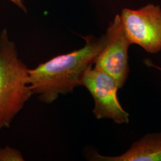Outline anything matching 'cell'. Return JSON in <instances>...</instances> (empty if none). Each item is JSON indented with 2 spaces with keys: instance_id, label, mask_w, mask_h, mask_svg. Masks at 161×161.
I'll use <instances>...</instances> for the list:
<instances>
[{
  "instance_id": "1",
  "label": "cell",
  "mask_w": 161,
  "mask_h": 161,
  "mask_svg": "<svg viewBox=\"0 0 161 161\" xmlns=\"http://www.w3.org/2000/svg\"><path fill=\"white\" fill-rule=\"evenodd\" d=\"M84 46L54 57L28 70L29 84L33 95L41 103L51 104L61 95L80 86L85 71L92 66L106 44V35L100 38L84 36Z\"/></svg>"
},
{
  "instance_id": "2",
  "label": "cell",
  "mask_w": 161,
  "mask_h": 161,
  "mask_svg": "<svg viewBox=\"0 0 161 161\" xmlns=\"http://www.w3.org/2000/svg\"><path fill=\"white\" fill-rule=\"evenodd\" d=\"M29 68L19 58L8 30L0 32V130L12 122L32 97Z\"/></svg>"
},
{
  "instance_id": "3",
  "label": "cell",
  "mask_w": 161,
  "mask_h": 161,
  "mask_svg": "<svg viewBox=\"0 0 161 161\" xmlns=\"http://www.w3.org/2000/svg\"><path fill=\"white\" fill-rule=\"evenodd\" d=\"M80 86L86 88L92 96V113L97 119H110L118 124L130 122V114L118 99L119 87L112 76L91 66L82 76Z\"/></svg>"
},
{
  "instance_id": "4",
  "label": "cell",
  "mask_w": 161,
  "mask_h": 161,
  "mask_svg": "<svg viewBox=\"0 0 161 161\" xmlns=\"http://www.w3.org/2000/svg\"><path fill=\"white\" fill-rule=\"evenodd\" d=\"M122 26L130 44L146 52L161 51V8L149 4L138 10L124 8L120 14Z\"/></svg>"
},
{
  "instance_id": "5",
  "label": "cell",
  "mask_w": 161,
  "mask_h": 161,
  "mask_svg": "<svg viewBox=\"0 0 161 161\" xmlns=\"http://www.w3.org/2000/svg\"><path fill=\"white\" fill-rule=\"evenodd\" d=\"M103 49L94 62V68L112 76L119 88L125 84L130 73L128 48L131 45L122 26L120 14H116L105 33Z\"/></svg>"
},
{
  "instance_id": "6",
  "label": "cell",
  "mask_w": 161,
  "mask_h": 161,
  "mask_svg": "<svg viewBox=\"0 0 161 161\" xmlns=\"http://www.w3.org/2000/svg\"><path fill=\"white\" fill-rule=\"evenodd\" d=\"M88 159L94 161H161V132L145 134L121 155L104 156L92 151L88 153Z\"/></svg>"
},
{
  "instance_id": "7",
  "label": "cell",
  "mask_w": 161,
  "mask_h": 161,
  "mask_svg": "<svg viewBox=\"0 0 161 161\" xmlns=\"http://www.w3.org/2000/svg\"><path fill=\"white\" fill-rule=\"evenodd\" d=\"M24 161L23 155L19 150L8 146L0 148V161Z\"/></svg>"
},
{
  "instance_id": "8",
  "label": "cell",
  "mask_w": 161,
  "mask_h": 161,
  "mask_svg": "<svg viewBox=\"0 0 161 161\" xmlns=\"http://www.w3.org/2000/svg\"><path fill=\"white\" fill-rule=\"evenodd\" d=\"M13 3H14L16 6H17L20 9H21L22 11L26 13L27 9L24 4V0H9Z\"/></svg>"
},
{
  "instance_id": "9",
  "label": "cell",
  "mask_w": 161,
  "mask_h": 161,
  "mask_svg": "<svg viewBox=\"0 0 161 161\" xmlns=\"http://www.w3.org/2000/svg\"><path fill=\"white\" fill-rule=\"evenodd\" d=\"M145 64H146L148 66H149V67H152V68H153L157 69L158 70H160L161 72V67H160V66H157V65H156V64H153L152 61H150L149 60L146 59V60H145Z\"/></svg>"
}]
</instances>
